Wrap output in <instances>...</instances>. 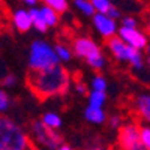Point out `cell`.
<instances>
[{
  "mask_svg": "<svg viewBox=\"0 0 150 150\" xmlns=\"http://www.w3.org/2000/svg\"><path fill=\"white\" fill-rule=\"evenodd\" d=\"M122 24H123V27L137 29V21H135L132 17H125V18H122Z\"/></svg>",
  "mask_w": 150,
  "mask_h": 150,
  "instance_id": "d4e9b609",
  "label": "cell"
},
{
  "mask_svg": "<svg viewBox=\"0 0 150 150\" xmlns=\"http://www.w3.org/2000/svg\"><path fill=\"white\" fill-rule=\"evenodd\" d=\"M45 5H48L53 11H56L57 14H63V12H66L68 8H69L66 0H47Z\"/></svg>",
  "mask_w": 150,
  "mask_h": 150,
  "instance_id": "ac0fdd59",
  "label": "cell"
},
{
  "mask_svg": "<svg viewBox=\"0 0 150 150\" xmlns=\"http://www.w3.org/2000/svg\"><path fill=\"white\" fill-rule=\"evenodd\" d=\"M9 104H11V99H9L8 93L5 90H2V92H0V110H2V112L8 110Z\"/></svg>",
  "mask_w": 150,
  "mask_h": 150,
  "instance_id": "603a6c76",
  "label": "cell"
},
{
  "mask_svg": "<svg viewBox=\"0 0 150 150\" xmlns=\"http://www.w3.org/2000/svg\"><path fill=\"white\" fill-rule=\"evenodd\" d=\"M77 92H78V93H81V95H87V87H86V84H84V83L77 81Z\"/></svg>",
  "mask_w": 150,
  "mask_h": 150,
  "instance_id": "f1b7e54d",
  "label": "cell"
},
{
  "mask_svg": "<svg viewBox=\"0 0 150 150\" xmlns=\"http://www.w3.org/2000/svg\"><path fill=\"white\" fill-rule=\"evenodd\" d=\"M110 126L114 128V129H120V128L123 126L122 122H120V117H119V116H112V117L110 119Z\"/></svg>",
  "mask_w": 150,
  "mask_h": 150,
  "instance_id": "484cf974",
  "label": "cell"
},
{
  "mask_svg": "<svg viewBox=\"0 0 150 150\" xmlns=\"http://www.w3.org/2000/svg\"><path fill=\"white\" fill-rule=\"evenodd\" d=\"M107 15H108L110 18H112V20H116V18H119V17H120V12H119V9H117L116 6H111Z\"/></svg>",
  "mask_w": 150,
  "mask_h": 150,
  "instance_id": "83f0119b",
  "label": "cell"
},
{
  "mask_svg": "<svg viewBox=\"0 0 150 150\" xmlns=\"http://www.w3.org/2000/svg\"><path fill=\"white\" fill-rule=\"evenodd\" d=\"M29 150H38V149H36V147H33V146H30V149H29Z\"/></svg>",
  "mask_w": 150,
  "mask_h": 150,
  "instance_id": "d6a6232c",
  "label": "cell"
},
{
  "mask_svg": "<svg viewBox=\"0 0 150 150\" xmlns=\"http://www.w3.org/2000/svg\"><path fill=\"white\" fill-rule=\"evenodd\" d=\"M84 116L86 119L92 122V123H104L105 122V112L101 110V108H95V107H87L86 111H84Z\"/></svg>",
  "mask_w": 150,
  "mask_h": 150,
  "instance_id": "7c38bea8",
  "label": "cell"
},
{
  "mask_svg": "<svg viewBox=\"0 0 150 150\" xmlns=\"http://www.w3.org/2000/svg\"><path fill=\"white\" fill-rule=\"evenodd\" d=\"M93 6H95V9L98 11V14H104V15H107L108 14V11H110V8L112 6L108 0H93Z\"/></svg>",
  "mask_w": 150,
  "mask_h": 150,
  "instance_id": "d6986e66",
  "label": "cell"
},
{
  "mask_svg": "<svg viewBox=\"0 0 150 150\" xmlns=\"http://www.w3.org/2000/svg\"><path fill=\"white\" fill-rule=\"evenodd\" d=\"M54 50H56L57 57H59L60 60H65V62H68V60H71V59H72V53L69 51V48H66L65 45L57 44Z\"/></svg>",
  "mask_w": 150,
  "mask_h": 150,
  "instance_id": "44dd1931",
  "label": "cell"
},
{
  "mask_svg": "<svg viewBox=\"0 0 150 150\" xmlns=\"http://www.w3.org/2000/svg\"><path fill=\"white\" fill-rule=\"evenodd\" d=\"M117 144L120 150H146L141 141V128L135 123H126L119 129Z\"/></svg>",
  "mask_w": 150,
  "mask_h": 150,
  "instance_id": "52a82bcc",
  "label": "cell"
},
{
  "mask_svg": "<svg viewBox=\"0 0 150 150\" xmlns=\"http://www.w3.org/2000/svg\"><path fill=\"white\" fill-rule=\"evenodd\" d=\"M107 47L110 48V51L117 60L128 62L135 69H143V56L140 53V50L128 45L122 38L114 36L107 39Z\"/></svg>",
  "mask_w": 150,
  "mask_h": 150,
  "instance_id": "277c9868",
  "label": "cell"
},
{
  "mask_svg": "<svg viewBox=\"0 0 150 150\" xmlns=\"http://www.w3.org/2000/svg\"><path fill=\"white\" fill-rule=\"evenodd\" d=\"M26 5H29V6L35 8V6H36V0H26Z\"/></svg>",
  "mask_w": 150,
  "mask_h": 150,
  "instance_id": "f546056e",
  "label": "cell"
},
{
  "mask_svg": "<svg viewBox=\"0 0 150 150\" xmlns=\"http://www.w3.org/2000/svg\"><path fill=\"white\" fill-rule=\"evenodd\" d=\"M86 150H112V149H111V147H108V146H104V144H99V143H96V144L89 146Z\"/></svg>",
  "mask_w": 150,
  "mask_h": 150,
  "instance_id": "4316f807",
  "label": "cell"
},
{
  "mask_svg": "<svg viewBox=\"0 0 150 150\" xmlns=\"http://www.w3.org/2000/svg\"><path fill=\"white\" fill-rule=\"evenodd\" d=\"M2 84H3L5 87H12V86H15V84H17V77H15L14 74H8L6 77H3Z\"/></svg>",
  "mask_w": 150,
  "mask_h": 150,
  "instance_id": "cb8c5ba5",
  "label": "cell"
},
{
  "mask_svg": "<svg viewBox=\"0 0 150 150\" xmlns=\"http://www.w3.org/2000/svg\"><path fill=\"white\" fill-rule=\"evenodd\" d=\"M12 23L18 32L21 33H26L32 29L33 26V21H32V17H30V12L24 11V9H18L14 12V17H12Z\"/></svg>",
  "mask_w": 150,
  "mask_h": 150,
  "instance_id": "30bf717a",
  "label": "cell"
},
{
  "mask_svg": "<svg viewBox=\"0 0 150 150\" xmlns=\"http://www.w3.org/2000/svg\"><path fill=\"white\" fill-rule=\"evenodd\" d=\"M137 108L140 114L150 123V95H141L137 99Z\"/></svg>",
  "mask_w": 150,
  "mask_h": 150,
  "instance_id": "4fadbf2b",
  "label": "cell"
},
{
  "mask_svg": "<svg viewBox=\"0 0 150 150\" xmlns=\"http://www.w3.org/2000/svg\"><path fill=\"white\" fill-rule=\"evenodd\" d=\"M147 63H149V68H150V56H149V60H147Z\"/></svg>",
  "mask_w": 150,
  "mask_h": 150,
  "instance_id": "836d02e7",
  "label": "cell"
},
{
  "mask_svg": "<svg viewBox=\"0 0 150 150\" xmlns=\"http://www.w3.org/2000/svg\"><path fill=\"white\" fill-rule=\"evenodd\" d=\"M75 56L86 59V62L95 69H101L104 66V57L99 48L90 38H77L72 44Z\"/></svg>",
  "mask_w": 150,
  "mask_h": 150,
  "instance_id": "5b68a950",
  "label": "cell"
},
{
  "mask_svg": "<svg viewBox=\"0 0 150 150\" xmlns=\"http://www.w3.org/2000/svg\"><path fill=\"white\" fill-rule=\"evenodd\" d=\"M119 35L120 38L126 42L128 45L137 48V50H143V48H147V36L141 32H138L137 29H128V27H120L119 30Z\"/></svg>",
  "mask_w": 150,
  "mask_h": 150,
  "instance_id": "ba28073f",
  "label": "cell"
},
{
  "mask_svg": "<svg viewBox=\"0 0 150 150\" xmlns=\"http://www.w3.org/2000/svg\"><path fill=\"white\" fill-rule=\"evenodd\" d=\"M92 87H93V92H105L107 90V80L101 75H98L92 80Z\"/></svg>",
  "mask_w": 150,
  "mask_h": 150,
  "instance_id": "ffe728a7",
  "label": "cell"
},
{
  "mask_svg": "<svg viewBox=\"0 0 150 150\" xmlns=\"http://www.w3.org/2000/svg\"><path fill=\"white\" fill-rule=\"evenodd\" d=\"M93 24L95 27L99 30L104 38H114V33L117 30V26H116V21L110 18L108 15H104V14H96L93 17Z\"/></svg>",
  "mask_w": 150,
  "mask_h": 150,
  "instance_id": "9c48e42d",
  "label": "cell"
},
{
  "mask_svg": "<svg viewBox=\"0 0 150 150\" xmlns=\"http://www.w3.org/2000/svg\"><path fill=\"white\" fill-rule=\"evenodd\" d=\"M75 6H77L84 15H87V17H95L96 14V9H95V6H93V3L92 2H87V0H77L75 2Z\"/></svg>",
  "mask_w": 150,
  "mask_h": 150,
  "instance_id": "2e32d148",
  "label": "cell"
},
{
  "mask_svg": "<svg viewBox=\"0 0 150 150\" xmlns=\"http://www.w3.org/2000/svg\"><path fill=\"white\" fill-rule=\"evenodd\" d=\"M146 32L150 35V18H149V21H147V26H146Z\"/></svg>",
  "mask_w": 150,
  "mask_h": 150,
  "instance_id": "1f68e13d",
  "label": "cell"
},
{
  "mask_svg": "<svg viewBox=\"0 0 150 150\" xmlns=\"http://www.w3.org/2000/svg\"><path fill=\"white\" fill-rule=\"evenodd\" d=\"M30 143L15 122L6 116L0 119V150H29Z\"/></svg>",
  "mask_w": 150,
  "mask_h": 150,
  "instance_id": "7a4b0ae2",
  "label": "cell"
},
{
  "mask_svg": "<svg viewBox=\"0 0 150 150\" xmlns=\"http://www.w3.org/2000/svg\"><path fill=\"white\" fill-rule=\"evenodd\" d=\"M32 134L38 143H41L48 150H59L63 146V138L56 131L48 128L47 125L42 123V120H36L32 123Z\"/></svg>",
  "mask_w": 150,
  "mask_h": 150,
  "instance_id": "8992f818",
  "label": "cell"
},
{
  "mask_svg": "<svg viewBox=\"0 0 150 150\" xmlns=\"http://www.w3.org/2000/svg\"><path fill=\"white\" fill-rule=\"evenodd\" d=\"M141 141L146 150H150V128H141Z\"/></svg>",
  "mask_w": 150,
  "mask_h": 150,
  "instance_id": "7402d4cb",
  "label": "cell"
},
{
  "mask_svg": "<svg viewBox=\"0 0 150 150\" xmlns=\"http://www.w3.org/2000/svg\"><path fill=\"white\" fill-rule=\"evenodd\" d=\"M59 150H74L72 147H69V146H66V144H63V146H62Z\"/></svg>",
  "mask_w": 150,
  "mask_h": 150,
  "instance_id": "4dcf8cb0",
  "label": "cell"
},
{
  "mask_svg": "<svg viewBox=\"0 0 150 150\" xmlns=\"http://www.w3.org/2000/svg\"><path fill=\"white\" fill-rule=\"evenodd\" d=\"M59 57L56 50L44 41H35L30 47L29 68L30 71H42L59 65Z\"/></svg>",
  "mask_w": 150,
  "mask_h": 150,
  "instance_id": "3957f363",
  "label": "cell"
},
{
  "mask_svg": "<svg viewBox=\"0 0 150 150\" xmlns=\"http://www.w3.org/2000/svg\"><path fill=\"white\" fill-rule=\"evenodd\" d=\"M41 12H42V15H44L45 23L48 24V27L57 26V23H59V14H57L56 11H53L48 5H45V3H44V6L41 8Z\"/></svg>",
  "mask_w": 150,
  "mask_h": 150,
  "instance_id": "5bb4252c",
  "label": "cell"
},
{
  "mask_svg": "<svg viewBox=\"0 0 150 150\" xmlns=\"http://www.w3.org/2000/svg\"><path fill=\"white\" fill-rule=\"evenodd\" d=\"M30 17H32V21H33V27L38 30V32H47L48 29V24L45 23L44 20V15H42V12L41 9H38V8H32L30 11Z\"/></svg>",
  "mask_w": 150,
  "mask_h": 150,
  "instance_id": "8fae6325",
  "label": "cell"
},
{
  "mask_svg": "<svg viewBox=\"0 0 150 150\" xmlns=\"http://www.w3.org/2000/svg\"><path fill=\"white\" fill-rule=\"evenodd\" d=\"M105 99H107L105 93H102V92H92L89 95V104H90V107L101 108L104 105V102H105Z\"/></svg>",
  "mask_w": 150,
  "mask_h": 150,
  "instance_id": "e0dca14e",
  "label": "cell"
},
{
  "mask_svg": "<svg viewBox=\"0 0 150 150\" xmlns=\"http://www.w3.org/2000/svg\"><path fill=\"white\" fill-rule=\"evenodd\" d=\"M26 80L32 93L38 99L45 101L50 98L65 95L69 90L71 75L63 65L59 63L42 71H29Z\"/></svg>",
  "mask_w": 150,
  "mask_h": 150,
  "instance_id": "6da1fadb",
  "label": "cell"
},
{
  "mask_svg": "<svg viewBox=\"0 0 150 150\" xmlns=\"http://www.w3.org/2000/svg\"><path fill=\"white\" fill-rule=\"evenodd\" d=\"M42 123L51 129H57L62 126V119L57 114H54V112H45L42 116Z\"/></svg>",
  "mask_w": 150,
  "mask_h": 150,
  "instance_id": "9a60e30c",
  "label": "cell"
}]
</instances>
